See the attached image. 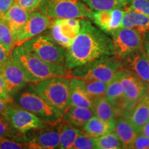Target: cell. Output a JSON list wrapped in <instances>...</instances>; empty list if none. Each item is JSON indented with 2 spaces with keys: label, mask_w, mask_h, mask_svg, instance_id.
I'll return each instance as SVG.
<instances>
[{
  "label": "cell",
  "mask_w": 149,
  "mask_h": 149,
  "mask_svg": "<svg viewBox=\"0 0 149 149\" xmlns=\"http://www.w3.org/2000/svg\"><path fill=\"white\" fill-rule=\"evenodd\" d=\"M113 55L112 38L90 19H81L79 32L65 51V66L71 70Z\"/></svg>",
  "instance_id": "obj_1"
},
{
  "label": "cell",
  "mask_w": 149,
  "mask_h": 149,
  "mask_svg": "<svg viewBox=\"0 0 149 149\" xmlns=\"http://www.w3.org/2000/svg\"><path fill=\"white\" fill-rule=\"evenodd\" d=\"M11 55L23 70L29 83L68 76L69 74L70 70L66 66L46 62L35 54L26 51L22 45L15 46L11 51Z\"/></svg>",
  "instance_id": "obj_2"
},
{
  "label": "cell",
  "mask_w": 149,
  "mask_h": 149,
  "mask_svg": "<svg viewBox=\"0 0 149 149\" xmlns=\"http://www.w3.org/2000/svg\"><path fill=\"white\" fill-rule=\"evenodd\" d=\"M70 77L62 76L31 83L30 87L64 114L70 107Z\"/></svg>",
  "instance_id": "obj_3"
},
{
  "label": "cell",
  "mask_w": 149,
  "mask_h": 149,
  "mask_svg": "<svg viewBox=\"0 0 149 149\" xmlns=\"http://www.w3.org/2000/svg\"><path fill=\"white\" fill-rule=\"evenodd\" d=\"M121 68L120 59L113 55L70 70L68 77L97 80L108 84Z\"/></svg>",
  "instance_id": "obj_4"
},
{
  "label": "cell",
  "mask_w": 149,
  "mask_h": 149,
  "mask_svg": "<svg viewBox=\"0 0 149 149\" xmlns=\"http://www.w3.org/2000/svg\"><path fill=\"white\" fill-rule=\"evenodd\" d=\"M37 11L53 19H88L93 10L81 0H42Z\"/></svg>",
  "instance_id": "obj_5"
},
{
  "label": "cell",
  "mask_w": 149,
  "mask_h": 149,
  "mask_svg": "<svg viewBox=\"0 0 149 149\" xmlns=\"http://www.w3.org/2000/svg\"><path fill=\"white\" fill-rule=\"evenodd\" d=\"M17 103L19 106L49 124H58L62 120L64 114L30 86L19 95Z\"/></svg>",
  "instance_id": "obj_6"
},
{
  "label": "cell",
  "mask_w": 149,
  "mask_h": 149,
  "mask_svg": "<svg viewBox=\"0 0 149 149\" xmlns=\"http://www.w3.org/2000/svg\"><path fill=\"white\" fill-rule=\"evenodd\" d=\"M22 45L26 51L35 54L46 62L65 66L66 49L57 44L49 35H38Z\"/></svg>",
  "instance_id": "obj_7"
},
{
  "label": "cell",
  "mask_w": 149,
  "mask_h": 149,
  "mask_svg": "<svg viewBox=\"0 0 149 149\" xmlns=\"http://www.w3.org/2000/svg\"><path fill=\"white\" fill-rule=\"evenodd\" d=\"M121 81L124 91V110L128 117L132 109L149 91V84L143 81L137 74L124 68L120 69Z\"/></svg>",
  "instance_id": "obj_8"
},
{
  "label": "cell",
  "mask_w": 149,
  "mask_h": 149,
  "mask_svg": "<svg viewBox=\"0 0 149 149\" xmlns=\"http://www.w3.org/2000/svg\"><path fill=\"white\" fill-rule=\"evenodd\" d=\"M111 36L114 55L120 61L143 47V35L135 29L121 27Z\"/></svg>",
  "instance_id": "obj_9"
},
{
  "label": "cell",
  "mask_w": 149,
  "mask_h": 149,
  "mask_svg": "<svg viewBox=\"0 0 149 149\" xmlns=\"http://www.w3.org/2000/svg\"><path fill=\"white\" fill-rule=\"evenodd\" d=\"M23 139L27 148H59L60 143L59 123L49 124L44 128L29 130L24 134Z\"/></svg>",
  "instance_id": "obj_10"
},
{
  "label": "cell",
  "mask_w": 149,
  "mask_h": 149,
  "mask_svg": "<svg viewBox=\"0 0 149 149\" xmlns=\"http://www.w3.org/2000/svg\"><path fill=\"white\" fill-rule=\"evenodd\" d=\"M6 117L13 127L22 135L29 130L44 128L49 124L20 106L13 105V102L8 104Z\"/></svg>",
  "instance_id": "obj_11"
},
{
  "label": "cell",
  "mask_w": 149,
  "mask_h": 149,
  "mask_svg": "<svg viewBox=\"0 0 149 149\" xmlns=\"http://www.w3.org/2000/svg\"><path fill=\"white\" fill-rule=\"evenodd\" d=\"M81 27V19H53L48 35L55 42L65 49L71 45Z\"/></svg>",
  "instance_id": "obj_12"
},
{
  "label": "cell",
  "mask_w": 149,
  "mask_h": 149,
  "mask_svg": "<svg viewBox=\"0 0 149 149\" xmlns=\"http://www.w3.org/2000/svg\"><path fill=\"white\" fill-rule=\"evenodd\" d=\"M53 19L40 11L30 13L26 22L17 37L15 46L22 45L30 39L38 36L49 29Z\"/></svg>",
  "instance_id": "obj_13"
},
{
  "label": "cell",
  "mask_w": 149,
  "mask_h": 149,
  "mask_svg": "<svg viewBox=\"0 0 149 149\" xmlns=\"http://www.w3.org/2000/svg\"><path fill=\"white\" fill-rule=\"evenodd\" d=\"M125 13V9L122 8L93 10L90 20L104 33L111 35L121 28Z\"/></svg>",
  "instance_id": "obj_14"
},
{
  "label": "cell",
  "mask_w": 149,
  "mask_h": 149,
  "mask_svg": "<svg viewBox=\"0 0 149 149\" xmlns=\"http://www.w3.org/2000/svg\"><path fill=\"white\" fill-rule=\"evenodd\" d=\"M0 70L5 80L9 94L12 97L19 92L29 83L23 70L12 55Z\"/></svg>",
  "instance_id": "obj_15"
},
{
  "label": "cell",
  "mask_w": 149,
  "mask_h": 149,
  "mask_svg": "<svg viewBox=\"0 0 149 149\" xmlns=\"http://www.w3.org/2000/svg\"><path fill=\"white\" fill-rule=\"evenodd\" d=\"M121 62L122 68L130 70L149 84V59L144 46L127 56Z\"/></svg>",
  "instance_id": "obj_16"
},
{
  "label": "cell",
  "mask_w": 149,
  "mask_h": 149,
  "mask_svg": "<svg viewBox=\"0 0 149 149\" xmlns=\"http://www.w3.org/2000/svg\"><path fill=\"white\" fill-rule=\"evenodd\" d=\"M120 69L117 72L113 79L108 83L105 96L115 108L117 113V117L124 116L128 117L124 110L125 98L124 87L121 81Z\"/></svg>",
  "instance_id": "obj_17"
},
{
  "label": "cell",
  "mask_w": 149,
  "mask_h": 149,
  "mask_svg": "<svg viewBox=\"0 0 149 149\" xmlns=\"http://www.w3.org/2000/svg\"><path fill=\"white\" fill-rule=\"evenodd\" d=\"M29 14V12L22 8L18 3L15 1L13 4L11 6L10 8L3 16L2 19L7 22L12 32L14 46L17 37L26 22Z\"/></svg>",
  "instance_id": "obj_18"
},
{
  "label": "cell",
  "mask_w": 149,
  "mask_h": 149,
  "mask_svg": "<svg viewBox=\"0 0 149 149\" xmlns=\"http://www.w3.org/2000/svg\"><path fill=\"white\" fill-rule=\"evenodd\" d=\"M114 124L113 130L118 136L123 148H129L139 134V131L136 129L128 117H117L114 121Z\"/></svg>",
  "instance_id": "obj_19"
},
{
  "label": "cell",
  "mask_w": 149,
  "mask_h": 149,
  "mask_svg": "<svg viewBox=\"0 0 149 149\" xmlns=\"http://www.w3.org/2000/svg\"><path fill=\"white\" fill-rule=\"evenodd\" d=\"M94 115V111L92 109L70 107L64 113L62 120L64 122L82 129L87 122Z\"/></svg>",
  "instance_id": "obj_20"
},
{
  "label": "cell",
  "mask_w": 149,
  "mask_h": 149,
  "mask_svg": "<svg viewBox=\"0 0 149 149\" xmlns=\"http://www.w3.org/2000/svg\"><path fill=\"white\" fill-rule=\"evenodd\" d=\"M128 119L139 132L141 126L149 121V91L132 109Z\"/></svg>",
  "instance_id": "obj_21"
},
{
  "label": "cell",
  "mask_w": 149,
  "mask_h": 149,
  "mask_svg": "<svg viewBox=\"0 0 149 149\" xmlns=\"http://www.w3.org/2000/svg\"><path fill=\"white\" fill-rule=\"evenodd\" d=\"M80 89H81L91 100L102 97L106 95L107 83L97 80L82 79L70 77Z\"/></svg>",
  "instance_id": "obj_22"
},
{
  "label": "cell",
  "mask_w": 149,
  "mask_h": 149,
  "mask_svg": "<svg viewBox=\"0 0 149 149\" xmlns=\"http://www.w3.org/2000/svg\"><path fill=\"white\" fill-rule=\"evenodd\" d=\"M114 126V121H105L94 115L81 130L89 135L97 138L113 130Z\"/></svg>",
  "instance_id": "obj_23"
},
{
  "label": "cell",
  "mask_w": 149,
  "mask_h": 149,
  "mask_svg": "<svg viewBox=\"0 0 149 149\" xmlns=\"http://www.w3.org/2000/svg\"><path fill=\"white\" fill-rule=\"evenodd\" d=\"M121 27L135 29L143 35L149 30V17L135 11L126 10Z\"/></svg>",
  "instance_id": "obj_24"
},
{
  "label": "cell",
  "mask_w": 149,
  "mask_h": 149,
  "mask_svg": "<svg viewBox=\"0 0 149 149\" xmlns=\"http://www.w3.org/2000/svg\"><path fill=\"white\" fill-rule=\"evenodd\" d=\"M93 111L95 115L105 121H115L117 113L106 96L93 100Z\"/></svg>",
  "instance_id": "obj_25"
},
{
  "label": "cell",
  "mask_w": 149,
  "mask_h": 149,
  "mask_svg": "<svg viewBox=\"0 0 149 149\" xmlns=\"http://www.w3.org/2000/svg\"><path fill=\"white\" fill-rule=\"evenodd\" d=\"M59 130H60V143H59V148H72L74 141L81 132V129L61 120L59 122Z\"/></svg>",
  "instance_id": "obj_26"
},
{
  "label": "cell",
  "mask_w": 149,
  "mask_h": 149,
  "mask_svg": "<svg viewBox=\"0 0 149 149\" xmlns=\"http://www.w3.org/2000/svg\"><path fill=\"white\" fill-rule=\"evenodd\" d=\"M70 107L89 108L93 109V101L80 89L70 78Z\"/></svg>",
  "instance_id": "obj_27"
},
{
  "label": "cell",
  "mask_w": 149,
  "mask_h": 149,
  "mask_svg": "<svg viewBox=\"0 0 149 149\" xmlns=\"http://www.w3.org/2000/svg\"><path fill=\"white\" fill-rule=\"evenodd\" d=\"M96 144L97 149L124 148L122 142L114 130L96 138Z\"/></svg>",
  "instance_id": "obj_28"
},
{
  "label": "cell",
  "mask_w": 149,
  "mask_h": 149,
  "mask_svg": "<svg viewBox=\"0 0 149 149\" xmlns=\"http://www.w3.org/2000/svg\"><path fill=\"white\" fill-rule=\"evenodd\" d=\"M0 44L11 53L14 48L13 37L8 24L2 18H0Z\"/></svg>",
  "instance_id": "obj_29"
},
{
  "label": "cell",
  "mask_w": 149,
  "mask_h": 149,
  "mask_svg": "<svg viewBox=\"0 0 149 149\" xmlns=\"http://www.w3.org/2000/svg\"><path fill=\"white\" fill-rule=\"evenodd\" d=\"M72 149H93L97 148L96 138L89 135L83 130H81L79 135L76 137Z\"/></svg>",
  "instance_id": "obj_30"
},
{
  "label": "cell",
  "mask_w": 149,
  "mask_h": 149,
  "mask_svg": "<svg viewBox=\"0 0 149 149\" xmlns=\"http://www.w3.org/2000/svg\"><path fill=\"white\" fill-rule=\"evenodd\" d=\"M23 149L27 148L24 142L23 135L17 138L0 136V149Z\"/></svg>",
  "instance_id": "obj_31"
},
{
  "label": "cell",
  "mask_w": 149,
  "mask_h": 149,
  "mask_svg": "<svg viewBox=\"0 0 149 149\" xmlns=\"http://www.w3.org/2000/svg\"><path fill=\"white\" fill-rule=\"evenodd\" d=\"M93 10H109L119 8L114 0H81Z\"/></svg>",
  "instance_id": "obj_32"
},
{
  "label": "cell",
  "mask_w": 149,
  "mask_h": 149,
  "mask_svg": "<svg viewBox=\"0 0 149 149\" xmlns=\"http://www.w3.org/2000/svg\"><path fill=\"white\" fill-rule=\"evenodd\" d=\"M22 135L13 127L6 117L0 115V136L17 138Z\"/></svg>",
  "instance_id": "obj_33"
},
{
  "label": "cell",
  "mask_w": 149,
  "mask_h": 149,
  "mask_svg": "<svg viewBox=\"0 0 149 149\" xmlns=\"http://www.w3.org/2000/svg\"><path fill=\"white\" fill-rule=\"evenodd\" d=\"M125 10L135 11L149 17V0H132Z\"/></svg>",
  "instance_id": "obj_34"
},
{
  "label": "cell",
  "mask_w": 149,
  "mask_h": 149,
  "mask_svg": "<svg viewBox=\"0 0 149 149\" xmlns=\"http://www.w3.org/2000/svg\"><path fill=\"white\" fill-rule=\"evenodd\" d=\"M42 1V0H15V2L24 10L31 13L37 11Z\"/></svg>",
  "instance_id": "obj_35"
},
{
  "label": "cell",
  "mask_w": 149,
  "mask_h": 149,
  "mask_svg": "<svg viewBox=\"0 0 149 149\" xmlns=\"http://www.w3.org/2000/svg\"><path fill=\"white\" fill-rule=\"evenodd\" d=\"M131 149H147L149 148V137L143 134L139 133L137 135L135 140L130 145Z\"/></svg>",
  "instance_id": "obj_36"
},
{
  "label": "cell",
  "mask_w": 149,
  "mask_h": 149,
  "mask_svg": "<svg viewBox=\"0 0 149 149\" xmlns=\"http://www.w3.org/2000/svg\"><path fill=\"white\" fill-rule=\"evenodd\" d=\"M0 98L8 104L13 102V97L9 94L1 70H0Z\"/></svg>",
  "instance_id": "obj_37"
},
{
  "label": "cell",
  "mask_w": 149,
  "mask_h": 149,
  "mask_svg": "<svg viewBox=\"0 0 149 149\" xmlns=\"http://www.w3.org/2000/svg\"><path fill=\"white\" fill-rule=\"evenodd\" d=\"M15 1V0H0V18L3 17Z\"/></svg>",
  "instance_id": "obj_38"
},
{
  "label": "cell",
  "mask_w": 149,
  "mask_h": 149,
  "mask_svg": "<svg viewBox=\"0 0 149 149\" xmlns=\"http://www.w3.org/2000/svg\"><path fill=\"white\" fill-rule=\"evenodd\" d=\"M11 55V53L6 49V48L3 45L0 44V69L2 68V66L5 64L8 60L9 57Z\"/></svg>",
  "instance_id": "obj_39"
},
{
  "label": "cell",
  "mask_w": 149,
  "mask_h": 149,
  "mask_svg": "<svg viewBox=\"0 0 149 149\" xmlns=\"http://www.w3.org/2000/svg\"><path fill=\"white\" fill-rule=\"evenodd\" d=\"M143 46L148 55L149 59V30L143 34Z\"/></svg>",
  "instance_id": "obj_40"
},
{
  "label": "cell",
  "mask_w": 149,
  "mask_h": 149,
  "mask_svg": "<svg viewBox=\"0 0 149 149\" xmlns=\"http://www.w3.org/2000/svg\"><path fill=\"white\" fill-rule=\"evenodd\" d=\"M8 104V103L4 102L3 100L0 98V115H2L6 117Z\"/></svg>",
  "instance_id": "obj_41"
},
{
  "label": "cell",
  "mask_w": 149,
  "mask_h": 149,
  "mask_svg": "<svg viewBox=\"0 0 149 149\" xmlns=\"http://www.w3.org/2000/svg\"><path fill=\"white\" fill-rule=\"evenodd\" d=\"M115 2L117 3L119 8L125 9L130 3L132 0H114Z\"/></svg>",
  "instance_id": "obj_42"
},
{
  "label": "cell",
  "mask_w": 149,
  "mask_h": 149,
  "mask_svg": "<svg viewBox=\"0 0 149 149\" xmlns=\"http://www.w3.org/2000/svg\"><path fill=\"white\" fill-rule=\"evenodd\" d=\"M139 133L143 134L144 135L149 137V121H148L144 125L141 126Z\"/></svg>",
  "instance_id": "obj_43"
}]
</instances>
